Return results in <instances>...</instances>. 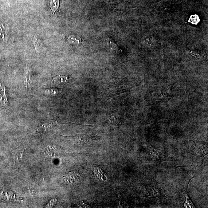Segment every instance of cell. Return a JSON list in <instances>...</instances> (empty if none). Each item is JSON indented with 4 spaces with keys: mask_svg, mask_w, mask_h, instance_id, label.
<instances>
[{
    "mask_svg": "<svg viewBox=\"0 0 208 208\" xmlns=\"http://www.w3.org/2000/svg\"><path fill=\"white\" fill-rule=\"evenodd\" d=\"M80 178V174L76 171L68 173L64 177V180L65 182L68 184H74L78 182Z\"/></svg>",
    "mask_w": 208,
    "mask_h": 208,
    "instance_id": "obj_1",
    "label": "cell"
},
{
    "mask_svg": "<svg viewBox=\"0 0 208 208\" xmlns=\"http://www.w3.org/2000/svg\"><path fill=\"white\" fill-rule=\"evenodd\" d=\"M0 102L2 104V107L6 108L8 107V100L6 95L5 88L2 86L0 83Z\"/></svg>",
    "mask_w": 208,
    "mask_h": 208,
    "instance_id": "obj_2",
    "label": "cell"
},
{
    "mask_svg": "<svg viewBox=\"0 0 208 208\" xmlns=\"http://www.w3.org/2000/svg\"><path fill=\"white\" fill-rule=\"evenodd\" d=\"M68 77L64 76H57L53 78V81L56 84H63L68 81Z\"/></svg>",
    "mask_w": 208,
    "mask_h": 208,
    "instance_id": "obj_3",
    "label": "cell"
},
{
    "mask_svg": "<svg viewBox=\"0 0 208 208\" xmlns=\"http://www.w3.org/2000/svg\"><path fill=\"white\" fill-rule=\"evenodd\" d=\"M31 73L30 70L29 69L28 67L26 68V71L24 77V84L26 86L27 88H30V84L31 83Z\"/></svg>",
    "mask_w": 208,
    "mask_h": 208,
    "instance_id": "obj_4",
    "label": "cell"
},
{
    "mask_svg": "<svg viewBox=\"0 0 208 208\" xmlns=\"http://www.w3.org/2000/svg\"><path fill=\"white\" fill-rule=\"evenodd\" d=\"M57 124V122H50L49 123H46V124H43L41 125L37 128V132L38 133H41L44 132L47 129Z\"/></svg>",
    "mask_w": 208,
    "mask_h": 208,
    "instance_id": "obj_5",
    "label": "cell"
},
{
    "mask_svg": "<svg viewBox=\"0 0 208 208\" xmlns=\"http://www.w3.org/2000/svg\"><path fill=\"white\" fill-rule=\"evenodd\" d=\"M33 41L35 48L36 53H37V56H38L39 53V50H40V49L41 48L40 42H39V40L37 38V37H36V36L33 38Z\"/></svg>",
    "mask_w": 208,
    "mask_h": 208,
    "instance_id": "obj_6",
    "label": "cell"
},
{
    "mask_svg": "<svg viewBox=\"0 0 208 208\" xmlns=\"http://www.w3.org/2000/svg\"><path fill=\"white\" fill-rule=\"evenodd\" d=\"M59 2L58 0H51L50 5L51 10L53 11H55L58 8Z\"/></svg>",
    "mask_w": 208,
    "mask_h": 208,
    "instance_id": "obj_7",
    "label": "cell"
},
{
    "mask_svg": "<svg viewBox=\"0 0 208 208\" xmlns=\"http://www.w3.org/2000/svg\"><path fill=\"white\" fill-rule=\"evenodd\" d=\"M189 21L192 24H197L199 21L198 16L196 15L191 16L189 19Z\"/></svg>",
    "mask_w": 208,
    "mask_h": 208,
    "instance_id": "obj_8",
    "label": "cell"
},
{
    "mask_svg": "<svg viewBox=\"0 0 208 208\" xmlns=\"http://www.w3.org/2000/svg\"><path fill=\"white\" fill-rule=\"evenodd\" d=\"M94 171H95V175H96V177L98 178L99 179H103V180H104V179L102 177L101 175H100V174H102L101 171V172L100 173V169H98V168H95V169H94Z\"/></svg>",
    "mask_w": 208,
    "mask_h": 208,
    "instance_id": "obj_9",
    "label": "cell"
}]
</instances>
